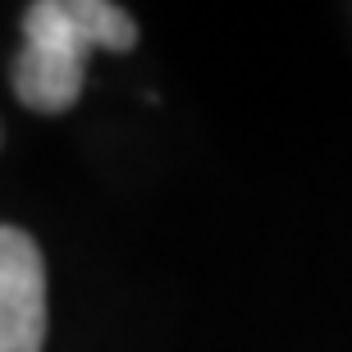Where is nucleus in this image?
Listing matches in <instances>:
<instances>
[{"label":"nucleus","mask_w":352,"mask_h":352,"mask_svg":"<svg viewBox=\"0 0 352 352\" xmlns=\"http://www.w3.org/2000/svg\"><path fill=\"white\" fill-rule=\"evenodd\" d=\"M138 23L110 0H37L23 10V46L14 55V96L37 115H65L82 96L91 51H133Z\"/></svg>","instance_id":"1"},{"label":"nucleus","mask_w":352,"mask_h":352,"mask_svg":"<svg viewBox=\"0 0 352 352\" xmlns=\"http://www.w3.org/2000/svg\"><path fill=\"white\" fill-rule=\"evenodd\" d=\"M46 348V261L37 243L0 224V352Z\"/></svg>","instance_id":"2"}]
</instances>
